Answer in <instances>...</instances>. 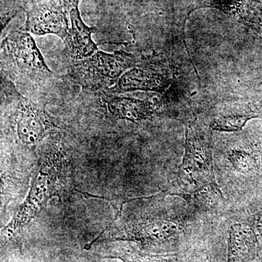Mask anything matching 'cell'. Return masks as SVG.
Masks as SVG:
<instances>
[{
  "label": "cell",
  "mask_w": 262,
  "mask_h": 262,
  "mask_svg": "<svg viewBox=\"0 0 262 262\" xmlns=\"http://www.w3.org/2000/svg\"><path fill=\"white\" fill-rule=\"evenodd\" d=\"M132 66V56L125 52L106 53L97 51L88 58L74 60L70 75L83 89L97 91L115 86Z\"/></svg>",
  "instance_id": "cell-3"
},
{
  "label": "cell",
  "mask_w": 262,
  "mask_h": 262,
  "mask_svg": "<svg viewBox=\"0 0 262 262\" xmlns=\"http://www.w3.org/2000/svg\"><path fill=\"white\" fill-rule=\"evenodd\" d=\"M115 257L124 262H184L174 255L149 254L139 251L117 253Z\"/></svg>",
  "instance_id": "cell-15"
},
{
  "label": "cell",
  "mask_w": 262,
  "mask_h": 262,
  "mask_svg": "<svg viewBox=\"0 0 262 262\" xmlns=\"http://www.w3.org/2000/svg\"><path fill=\"white\" fill-rule=\"evenodd\" d=\"M255 117H257V115L251 114L220 117L211 122V128L224 132H236L242 130L246 122Z\"/></svg>",
  "instance_id": "cell-14"
},
{
  "label": "cell",
  "mask_w": 262,
  "mask_h": 262,
  "mask_svg": "<svg viewBox=\"0 0 262 262\" xmlns=\"http://www.w3.org/2000/svg\"><path fill=\"white\" fill-rule=\"evenodd\" d=\"M178 220L164 217L143 219L108 234L112 241H131L145 246H160L177 241L183 232Z\"/></svg>",
  "instance_id": "cell-5"
},
{
  "label": "cell",
  "mask_w": 262,
  "mask_h": 262,
  "mask_svg": "<svg viewBox=\"0 0 262 262\" xmlns=\"http://www.w3.org/2000/svg\"><path fill=\"white\" fill-rule=\"evenodd\" d=\"M2 62L20 77L45 79L54 75L35 41L27 32L14 31L5 38L2 44Z\"/></svg>",
  "instance_id": "cell-4"
},
{
  "label": "cell",
  "mask_w": 262,
  "mask_h": 262,
  "mask_svg": "<svg viewBox=\"0 0 262 262\" xmlns=\"http://www.w3.org/2000/svg\"><path fill=\"white\" fill-rule=\"evenodd\" d=\"M171 194L183 198L190 208L202 213H218L225 203V198L216 182L204 186L194 192Z\"/></svg>",
  "instance_id": "cell-10"
},
{
  "label": "cell",
  "mask_w": 262,
  "mask_h": 262,
  "mask_svg": "<svg viewBox=\"0 0 262 262\" xmlns=\"http://www.w3.org/2000/svg\"><path fill=\"white\" fill-rule=\"evenodd\" d=\"M163 79L152 71L133 69L125 72L117 83L110 89L111 93H122L135 90L161 91Z\"/></svg>",
  "instance_id": "cell-12"
},
{
  "label": "cell",
  "mask_w": 262,
  "mask_h": 262,
  "mask_svg": "<svg viewBox=\"0 0 262 262\" xmlns=\"http://www.w3.org/2000/svg\"><path fill=\"white\" fill-rule=\"evenodd\" d=\"M58 1L68 15L73 8L79 7V0H58Z\"/></svg>",
  "instance_id": "cell-16"
},
{
  "label": "cell",
  "mask_w": 262,
  "mask_h": 262,
  "mask_svg": "<svg viewBox=\"0 0 262 262\" xmlns=\"http://www.w3.org/2000/svg\"><path fill=\"white\" fill-rule=\"evenodd\" d=\"M66 162L63 155L58 151L48 153L39 162L33 176L27 199L3 231L5 237H11L15 231L28 225L52 196L58 195L64 181Z\"/></svg>",
  "instance_id": "cell-1"
},
{
  "label": "cell",
  "mask_w": 262,
  "mask_h": 262,
  "mask_svg": "<svg viewBox=\"0 0 262 262\" xmlns=\"http://www.w3.org/2000/svg\"><path fill=\"white\" fill-rule=\"evenodd\" d=\"M227 158L237 173L248 176L257 170V163L254 157L244 150H232Z\"/></svg>",
  "instance_id": "cell-13"
},
{
  "label": "cell",
  "mask_w": 262,
  "mask_h": 262,
  "mask_svg": "<svg viewBox=\"0 0 262 262\" xmlns=\"http://www.w3.org/2000/svg\"><path fill=\"white\" fill-rule=\"evenodd\" d=\"M104 102L108 113L122 120L141 121L151 116L153 113L151 103L135 98L106 96Z\"/></svg>",
  "instance_id": "cell-11"
},
{
  "label": "cell",
  "mask_w": 262,
  "mask_h": 262,
  "mask_svg": "<svg viewBox=\"0 0 262 262\" xmlns=\"http://www.w3.org/2000/svg\"><path fill=\"white\" fill-rule=\"evenodd\" d=\"M253 228L256 232L262 236V208L255 215L253 224Z\"/></svg>",
  "instance_id": "cell-17"
},
{
  "label": "cell",
  "mask_w": 262,
  "mask_h": 262,
  "mask_svg": "<svg viewBox=\"0 0 262 262\" xmlns=\"http://www.w3.org/2000/svg\"><path fill=\"white\" fill-rule=\"evenodd\" d=\"M70 29V16L58 0L33 3L27 11L25 32L36 35L54 34L64 39Z\"/></svg>",
  "instance_id": "cell-6"
},
{
  "label": "cell",
  "mask_w": 262,
  "mask_h": 262,
  "mask_svg": "<svg viewBox=\"0 0 262 262\" xmlns=\"http://www.w3.org/2000/svg\"><path fill=\"white\" fill-rule=\"evenodd\" d=\"M215 182L211 138L192 125L186 128L185 147L178 171L183 192H192Z\"/></svg>",
  "instance_id": "cell-2"
},
{
  "label": "cell",
  "mask_w": 262,
  "mask_h": 262,
  "mask_svg": "<svg viewBox=\"0 0 262 262\" xmlns=\"http://www.w3.org/2000/svg\"><path fill=\"white\" fill-rule=\"evenodd\" d=\"M258 243L253 225L236 223L229 230L227 262H253L257 256Z\"/></svg>",
  "instance_id": "cell-9"
},
{
  "label": "cell",
  "mask_w": 262,
  "mask_h": 262,
  "mask_svg": "<svg viewBox=\"0 0 262 262\" xmlns=\"http://www.w3.org/2000/svg\"><path fill=\"white\" fill-rule=\"evenodd\" d=\"M70 29L63 39L66 49L74 60H80L92 56L98 51L92 39L94 29L88 27L82 20L79 8L70 12Z\"/></svg>",
  "instance_id": "cell-8"
},
{
  "label": "cell",
  "mask_w": 262,
  "mask_h": 262,
  "mask_svg": "<svg viewBox=\"0 0 262 262\" xmlns=\"http://www.w3.org/2000/svg\"><path fill=\"white\" fill-rule=\"evenodd\" d=\"M15 110V132L24 145H36L55 127L44 107L20 94Z\"/></svg>",
  "instance_id": "cell-7"
}]
</instances>
